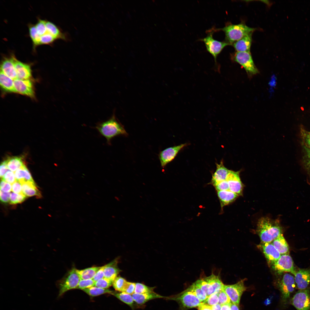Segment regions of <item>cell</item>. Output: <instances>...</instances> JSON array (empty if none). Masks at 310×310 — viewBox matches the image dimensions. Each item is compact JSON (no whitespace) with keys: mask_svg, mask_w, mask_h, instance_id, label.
Instances as JSON below:
<instances>
[{"mask_svg":"<svg viewBox=\"0 0 310 310\" xmlns=\"http://www.w3.org/2000/svg\"><path fill=\"white\" fill-rule=\"evenodd\" d=\"M256 232L261 243H271L279 235L282 230L278 220L267 217H262L258 220Z\"/></svg>","mask_w":310,"mask_h":310,"instance_id":"cell-1","label":"cell"},{"mask_svg":"<svg viewBox=\"0 0 310 310\" xmlns=\"http://www.w3.org/2000/svg\"><path fill=\"white\" fill-rule=\"evenodd\" d=\"M95 128L100 134L105 137L108 145H111L112 139L119 135L127 136V133L124 126L113 114L107 120L98 123Z\"/></svg>","mask_w":310,"mask_h":310,"instance_id":"cell-2","label":"cell"},{"mask_svg":"<svg viewBox=\"0 0 310 310\" xmlns=\"http://www.w3.org/2000/svg\"><path fill=\"white\" fill-rule=\"evenodd\" d=\"M214 30L215 32L220 30L223 31L225 34V41L232 45L244 36L253 33L256 29L249 27L243 23L237 24L228 23L223 28H216L215 27Z\"/></svg>","mask_w":310,"mask_h":310,"instance_id":"cell-3","label":"cell"},{"mask_svg":"<svg viewBox=\"0 0 310 310\" xmlns=\"http://www.w3.org/2000/svg\"><path fill=\"white\" fill-rule=\"evenodd\" d=\"M215 32L214 27L207 30V36L199 40L203 42L205 44L207 51L213 57L215 61L214 69L215 71L220 73V67L217 61V58L224 48L228 45H231L225 41H220L215 39L213 35Z\"/></svg>","mask_w":310,"mask_h":310,"instance_id":"cell-4","label":"cell"},{"mask_svg":"<svg viewBox=\"0 0 310 310\" xmlns=\"http://www.w3.org/2000/svg\"><path fill=\"white\" fill-rule=\"evenodd\" d=\"M280 275V277L276 282V285L280 292L282 302L286 304L294 290L296 285L294 276L291 273L286 272Z\"/></svg>","mask_w":310,"mask_h":310,"instance_id":"cell-5","label":"cell"},{"mask_svg":"<svg viewBox=\"0 0 310 310\" xmlns=\"http://www.w3.org/2000/svg\"><path fill=\"white\" fill-rule=\"evenodd\" d=\"M231 58L244 68L249 77H252L259 73L250 52H236L232 55Z\"/></svg>","mask_w":310,"mask_h":310,"instance_id":"cell-6","label":"cell"},{"mask_svg":"<svg viewBox=\"0 0 310 310\" xmlns=\"http://www.w3.org/2000/svg\"><path fill=\"white\" fill-rule=\"evenodd\" d=\"M76 270L75 268H72L64 277L58 281L57 285L59 289V297L69 290L76 289L80 279Z\"/></svg>","mask_w":310,"mask_h":310,"instance_id":"cell-7","label":"cell"},{"mask_svg":"<svg viewBox=\"0 0 310 310\" xmlns=\"http://www.w3.org/2000/svg\"><path fill=\"white\" fill-rule=\"evenodd\" d=\"M221 282V280L218 276L212 274L208 276L198 280L194 283L203 290L208 297L215 293L219 289Z\"/></svg>","mask_w":310,"mask_h":310,"instance_id":"cell-8","label":"cell"},{"mask_svg":"<svg viewBox=\"0 0 310 310\" xmlns=\"http://www.w3.org/2000/svg\"><path fill=\"white\" fill-rule=\"evenodd\" d=\"M166 299L176 301L186 309L198 307L202 303L195 295L187 289L174 296L166 297Z\"/></svg>","mask_w":310,"mask_h":310,"instance_id":"cell-9","label":"cell"},{"mask_svg":"<svg viewBox=\"0 0 310 310\" xmlns=\"http://www.w3.org/2000/svg\"><path fill=\"white\" fill-rule=\"evenodd\" d=\"M271 266L274 271L279 275L287 272L294 275L296 272L292 259L288 254L281 255Z\"/></svg>","mask_w":310,"mask_h":310,"instance_id":"cell-10","label":"cell"},{"mask_svg":"<svg viewBox=\"0 0 310 310\" xmlns=\"http://www.w3.org/2000/svg\"><path fill=\"white\" fill-rule=\"evenodd\" d=\"M245 279L241 280L235 284L224 285L223 290L232 303L239 305L241 296L246 290L244 285Z\"/></svg>","mask_w":310,"mask_h":310,"instance_id":"cell-11","label":"cell"},{"mask_svg":"<svg viewBox=\"0 0 310 310\" xmlns=\"http://www.w3.org/2000/svg\"><path fill=\"white\" fill-rule=\"evenodd\" d=\"M292 305L297 310H309L310 294L309 289L299 290L291 300Z\"/></svg>","mask_w":310,"mask_h":310,"instance_id":"cell-12","label":"cell"},{"mask_svg":"<svg viewBox=\"0 0 310 310\" xmlns=\"http://www.w3.org/2000/svg\"><path fill=\"white\" fill-rule=\"evenodd\" d=\"M187 145L186 143L167 148L160 151L158 158L161 167L164 168L175 158L179 151Z\"/></svg>","mask_w":310,"mask_h":310,"instance_id":"cell-13","label":"cell"},{"mask_svg":"<svg viewBox=\"0 0 310 310\" xmlns=\"http://www.w3.org/2000/svg\"><path fill=\"white\" fill-rule=\"evenodd\" d=\"M15 93L25 95L31 98L35 97L33 83L29 79L16 78L13 80Z\"/></svg>","mask_w":310,"mask_h":310,"instance_id":"cell-14","label":"cell"},{"mask_svg":"<svg viewBox=\"0 0 310 310\" xmlns=\"http://www.w3.org/2000/svg\"><path fill=\"white\" fill-rule=\"evenodd\" d=\"M257 247L264 254L268 264L272 266L280 257L281 254L271 243H261Z\"/></svg>","mask_w":310,"mask_h":310,"instance_id":"cell-15","label":"cell"},{"mask_svg":"<svg viewBox=\"0 0 310 310\" xmlns=\"http://www.w3.org/2000/svg\"><path fill=\"white\" fill-rule=\"evenodd\" d=\"M239 173L229 170L226 179L229 185V190L238 195L241 194L243 187Z\"/></svg>","mask_w":310,"mask_h":310,"instance_id":"cell-16","label":"cell"},{"mask_svg":"<svg viewBox=\"0 0 310 310\" xmlns=\"http://www.w3.org/2000/svg\"><path fill=\"white\" fill-rule=\"evenodd\" d=\"M296 286L299 290L308 288L310 284V268L299 269L294 275Z\"/></svg>","mask_w":310,"mask_h":310,"instance_id":"cell-17","label":"cell"},{"mask_svg":"<svg viewBox=\"0 0 310 310\" xmlns=\"http://www.w3.org/2000/svg\"><path fill=\"white\" fill-rule=\"evenodd\" d=\"M13 54L9 57H4L1 62L0 71L6 75L14 80L17 78L16 72L14 61Z\"/></svg>","mask_w":310,"mask_h":310,"instance_id":"cell-18","label":"cell"},{"mask_svg":"<svg viewBox=\"0 0 310 310\" xmlns=\"http://www.w3.org/2000/svg\"><path fill=\"white\" fill-rule=\"evenodd\" d=\"M13 57L17 78L22 80L30 79L32 77V71L30 65L19 61L13 54Z\"/></svg>","mask_w":310,"mask_h":310,"instance_id":"cell-19","label":"cell"},{"mask_svg":"<svg viewBox=\"0 0 310 310\" xmlns=\"http://www.w3.org/2000/svg\"><path fill=\"white\" fill-rule=\"evenodd\" d=\"M118 260L117 258L104 266V278L113 282L117 276L121 271L118 266Z\"/></svg>","mask_w":310,"mask_h":310,"instance_id":"cell-20","label":"cell"},{"mask_svg":"<svg viewBox=\"0 0 310 310\" xmlns=\"http://www.w3.org/2000/svg\"><path fill=\"white\" fill-rule=\"evenodd\" d=\"M252 34L251 33L244 36L232 44L236 52H250Z\"/></svg>","mask_w":310,"mask_h":310,"instance_id":"cell-21","label":"cell"},{"mask_svg":"<svg viewBox=\"0 0 310 310\" xmlns=\"http://www.w3.org/2000/svg\"><path fill=\"white\" fill-rule=\"evenodd\" d=\"M20 182L22 185V192L26 197L36 196L37 197H41L40 192L37 188L34 182L23 181Z\"/></svg>","mask_w":310,"mask_h":310,"instance_id":"cell-22","label":"cell"},{"mask_svg":"<svg viewBox=\"0 0 310 310\" xmlns=\"http://www.w3.org/2000/svg\"><path fill=\"white\" fill-rule=\"evenodd\" d=\"M230 170H228L221 162L216 164V169L212 175V183L214 186L218 183L226 180L227 176Z\"/></svg>","mask_w":310,"mask_h":310,"instance_id":"cell-23","label":"cell"},{"mask_svg":"<svg viewBox=\"0 0 310 310\" xmlns=\"http://www.w3.org/2000/svg\"><path fill=\"white\" fill-rule=\"evenodd\" d=\"M132 295L134 302L140 305L144 304L151 300L157 298H166V297L161 296L154 292L144 294L134 293Z\"/></svg>","mask_w":310,"mask_h":310,"instance_id":"cell-24","label":"cell"},{"mask_svg":"<svg viewBox=\"0 0 310 310\" xmlns=\"http://www.w3.org/2000/svg\"><path fill=\"white\" fill-rule=\"evenodd\" d=\"M217 194L221 207L233 202L239 195L229 190L218 191Z\"/></svg>","mask_w":310,"mask_h":310,"instance_id":"cell-25","label":"cell"},{"mask_svg":"<svg viewBox=\"0 0 310 310\" xmlns=\"http://www.w3.org/2000/svg\"><path fill=\"white\" fill-rule=\"evenodd\" d=\"M271 243L281 255L288 254L289 246L282 234L279 235Z\"/></svg>","mask_w":310,"mask_h":310,"instance_id":"cell-26","label":"cell"},{"mask_svg":"<svg viewBox=\"0 0 310 310\" xmlns=\"http://www.w3.org/2000/svg\"><path fill=\"white\" fill-rule=\"evenodd\" d=\"M0 84L1 87L4 91L9 92H15L13 80L0 71Z\"/></svg>","mask_w":310,"mask_h":310,"instance_id":"cell-27","label":"cell"},{"mask_svg":"<svg viewBox=\"0 0 310 310\" xmlns=\"http://www.w3.org/2000/svg\"><path fill=\"white\" fill-rule=\"evenodd\" d=\"M45 25L47 32L53 36L57 39L66 40L65 34L62 32L58 28L51 22L45 20Z\"/></svg>","mask_w":310,"mask_h":310,"instance_id":"cell-28","label":"cell"},{"mask_svg":"<svg viewBox=\"0 0 310 310\" xmlns=\"http://www.w3.org/2000/svg\"><path fill=\"white\" fill-rule=\"evenodd\" d=\"M14 174L16 180L20 182H34L30 173L25 164L16 171Z\"/></svg>","mask_w":310,"mask_h":310,"instance_id":"cell-29","label":"cell"},{"mask_svg":"<svg viewBox=\"0 0 310 310\" xmlns=\"http://www.w3.org/2000/svg\"><path fill=\"white\" fill-rule=\"evenodd\" d=\"M8 169L14 172L24 164L20 157L13 156L9 157L5 160Z\"/></svg>","mask_w":310,"mask_h":310,"instance_id":"cell-30","label":"cell"},{"mask_svg":"<svg viewBox=\"0 0 310 310\" xmlns=\"http://www.w3.org/2000/svg\"><path fill=\"white\" fill-rule=\"evenodd\" d=\"M100 267L93 266L83 270L77 269V272L80 279H93Z\"/></svg>","mask_w":310,"mask_h":310,"instance_id":"cell-31","label":"cell"},{"mask_svg":"<svg viewBox=\"0 0 310 310\" xmlns=\"http://www.w3.org/2000/svg\"><path fill=\"white\" fill-rule=\"evenodd\" d=\"M118 299L133 309L134 301L131 294L124 292H113L112 294Z\"/></svg>","mask_w":310,"mask_h":310,"instance_id":"cell-32","label":"cell"},{"mask_svg":"<svg viewBox=\"0 0 310 310\" xmlns=\"http://www.w3.org/2000/svg\"><path fill=\"white\" fill-rule=\"evenodd\" d=\"M88 294L92 297L97 296L103 294L108 293L112 294L113 292L108 288H103L95 286L82 290Z\"/></svg>","mask_w":310,"mask_h":310,"instance_id":"cell-33","label":"cell"},{"mask_svg":"<svg viewBox=\"0 0 310 310\" xmlns=\"http://www.w3.org/2000/svg\"><path fill=\"white\" fill-rule=\"evenodd\" d=\"M187 290L192 293L201 302L205 301L208 297L205 292L194 283Z\"/></svg>","mask_w":310,"mask_h":310,"instance_id":"cell-34","label":"cell"},{"mask_svg":"<svg viewBox=\"0 0 310 310\" xmlns=\"http://www.w3.org/2000/svg\"><path fill=\"white\" fill-rule=\"evenodd\" d=\"M29 34L32 42L34 49L40 44V36L38 33L35 25L30 24L28 25Z\"/></svg>","mask_w":310,"mask_h":310,"instance_id":"cell-35","label":"cell"},{"mask_svg":"<svg viewBox=\"0 0 310 310\" xmlns=\"http://www.w3.org/2000/svg\"><path fill=\"white\" fill-rule=\"evenodd\" d=\"M127 282L123 278L118 276L113 281V286L116 290L120 292H124Z\"/></svg>","mask_w":310,"mask_h":310,"instance_id":"cell-36","label":"cell"},{"mask_svg":"<svg viewBox=\"0 0 310 310\" xmlns=\"http://www.w3.org/2000/svg\"><path fill=\"white\" fill-rule=\"evenodd\" d=\"M154 287H150L141 283H135L134 293L144 294L154 292Z\"/></svg>","mask_w":310,"mask_h":310,"instance_id":"cell-37","label":"cell"},{"mask_svg":"<svg viewBox=\"0 0 310 310\" xmlns=\"http://www.w3.org/2000/svg\"><path fill=\"white\" fill-rule=\"evenodd\" d=\"M95 282L93 279H80L76 289L83 290L94 286Z\"/></svg>","mask_w":310,"mask_h":310,"instance_id":"cell-38","label":"cell"},{"mask_svg":"<svg viewBox=\"0 0 310 310\" xmlns=\"http://www.w3.org/2000/svg\"><path fill=\"white\" fill-rule=\"evenodd\" d=\"M35 26L38 33L40 36L47 32L45 20L39 18Z\"/></svg>","mask_w":310,"mask_h":310,"instance_id":"cell-39","label":"cell"},{"mask_svg":"<svg viewBox=\"0 0 310 310\" xmlns=\"http://www.w3.org/2000/svg\"><path fill=\"white\" fill-rule=\"evenodd\" d=\"M113 282L107 278H104L95 282L94 286L103 288H107L112 285Z\"/></svg>","mask_w":310,"mask_h":310,"instance_id":"cell-40","label":"cell"},{"mask_svg":"<svg viewBox=\"0 0 310 310\" xmlns=\"http://www.w3.org/2000/svg\"><path fill=\"white\" fill-rule=\"evenodd\" d=\"M57 39L53 36L47 32L40 37V44H50Z\"/></svg>","mask_w":310,"mask_h":310,"instance_id":"cell-41","label":"cell"},{"mask_svg":"<svg viewBox=\"0 0 310 310\" xmlns=\"http://www.w3.org/2000/svg\"><path fill=\"white\" fill-rule=\"evenodd\" d=\"M219 299L218 303L222 305L231 303V301L223 289L217 293Z\"/></svg>","mask_w":310,"mask_h":310,"instance_id":"cell-42","label":"cell"},{"mask_svg":"<svg viewBox=\"0 0 310 310\" xmlns=\"http://www.w3.org/2000/svg\"><path fill=\"white\" fill-rule=\"evenodd\" d=\"M202 303L211 306L218 304L219 299L217 293H214L211 294Z\"/></svg>","mask_w":310,"mask_h":310,"instance_id":"cell-43","label":"cell"},{"mask_svg":"<svg viewBox=\"0 0 310 310\" xmlns=\"http://www.w3.org/2000/svg\"><path fill=\"white\" fill-rule=\"evenodd\" d=\"M14 173L10 170H7L2 178V179L10 184H12L16 181Z\"/></svg>","mask_w":310,"mask_h":310,"instance_id":"cell-44","label":"cell"},{"mask_svg":"<svg viewBox=\"0 0 310 310\" xmlns=\"http://www.w3.org/2000/svg\"><path fill=\"white\" fill-rule=\"evenodd\" d=\"M214 186L218 191L229 190V185L226 180L220 181Z\"/></svg>","mask_w":310,"mask_h":310,"instance_id":"cell-45","label":"cell"},{"mask_svg":"<svg viewBox=\"0 0 310 310\" xmlns=\"http://www.w3.org/2000/svg\"><path fill=\"white\" fill-rule=\"evenodd\" d=\"M11 186L12 191L14 193L18 194L22 193V184L19 181L16 180Z\"/></svg>","mask_w":310,"mask_h":310,"instance_id":"cell-46","label":"cell"},{"mask_svg":"<svg viewBox=\"0 0 310 310\" xmlns=\"http://www.w3.org/2000/svg\"><path fill=\"white\" fill-rule=\"evenodd\" d=\"M135 286V283L127 281L124 292L132 294L134 293Z\"/></svg>","mask_w":310,"mask_h":310,"instance_id":"cell-47","label":"cell"},{"mask_svg":"<svg viewBox=\"0 0 310 310\" xmlns=\"http://www.w3.org/2000/svg\"><path fill=\"white\" fill-rule=\"evenodd\" d=\"M1 190L6 192H9L12 190V186L10 184L6 182L2 179L0 183Z\"/></svg>","mask_w":310,"mask_h":310,"instance_id":"cell-48","label":"cell"},{"mask_svg":"<svg viewBox=\"0 0 310 310\" xmlns=\"http://www.w3.org/2000/svg\"><path fill=\"white\" fill-rule=\"evenodd\" d=\"M104 266L100 267L93 278L95 282L104 278Z\"/></svg>","mask_w":310,"mask_h":310,"instance_id":"cell-49","label":"cell"},{"mask_svg":"<svg viewBox=\"0 0 310 310\" xmlns=\"http://www.w3.org/2000/svg\"><path fill=\"white\" fill-rule=\"evenodd\" d=\"M11 194L10 192H6L0 190V198L1 201L6 203L10 201Z\"/></svg>","mask_w":310,"mask_h":310,"instance_id":"cell-50","label":"cell"},{"mask_svg":"<svg viewBox=\"0 0 310 310\" xmlns=\"http://www.w3.org/2000/svg\"><path fill=\"white\" fill-rule=\"evenodd\" d=\"M8 168L5 160L2 162L0 165V176L1 178H3L6 172L7 171Z\"/></svg>","mask_w":310,"mask_h":310,"instance_id":"cell-51","label":"cell"},{"mask_svg":"<svg viewBox=\"0 0 310 310\" xmlns=\"http://www.w3.org/2000/svg\"><path fill=\"white\" fill-rule=\"evenodd\" d=\"M19 194L12 193L11 194L9 203L11 204H18Z\"/></svg>","mask_w":310,"mask_h":310,"instance_id":"cell-52","label":"cell"},{"mask_svg":"<svg viewBox=\"0 0 310 310\" xmlns=\"http://www.w3.org/2000/svg\"><path fill=\"white\" fill-rule=\"evenodd\" d=\"M303 134L305 143L308 148H310V132L305 131L303 132Z\"/></svg>","mask_w":310,"mask_h":310,"instance_id":"cell-53","label":"cell"},{"mask_svg":"<svg viewBox=\"0 0 310 310\" xmlns=\"http://www.w3.org/2000/svg\"><path fill=\"white\" fill-rule=\"evenodd\" d=\"M197 309L198 310H212L211 306L204 304L202 303L198 307Z\"/></svg>","mask_w":310,"mask_h":310,"instance_id":"cell-54","label":"cell"},{"mask_svg":"<svg viewBox=\"0 0 310 310\" xmlns=\"http://www.w3.org/2000/svg\"><path fill=\"white\" fill-rule=\"evenodd\" d=\"M231 303L221 305V310H230Z\"/></svg>","mask_w":310,"mask_h":310,"instance_id":"cell-55","label":"cell"},{"mask_svg":"<svg viewBox=\"0 0 310 310\" xmlns=\"http://www.w3.org/2000/svg\"><path fill=\"white\" fill-rule=\"evenodd\" d=\"M221 305L218 303L211 307L212 310H221Z\"/></svg>","mask_w":310,"mask_h":310,"instance_id":"cell-56","label":"cell"},{"mask_svg":"<svg viewBox=\"0 0 310 310\" xmlns=\"http://www.w3.org/2000/svg\"><path fill=\"white\" fill-rule=\"evenodd\" d=\"M230 310H239L238 305L231 303Z\"/></svg>","mask_w":310,"mask_h":310,"instance_id":"cell-57","label":"cell"},{"mask_svg":"<svg viewBox=\"0 0 310 310\" xmlns=\"http://www.w3.org/2000/svg\"><path fill=\"white\" fill-rule=\"evenodd\" d=\"M307 156L310 161V148H305Z\"/></svg>","mask_w":310,"mask_h":310,"instance_id":"cell-58","label":"cell"},{"mask_svg":"<svg viewBox=\"0 0 310 310\" xmlns=\"http://www.w3.org/2000/svg\"><path fill=\"white\" fill-rule=\"evenodd\" d=\"M270 301L269 300V299H267L266 301H265V303L266 304H268L270 303Z\"/></svg>","mask_w":310,"mask_h":310,"instance_id":"cell-59","label":"cell"}]
</instances>
